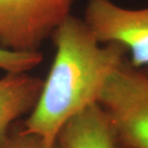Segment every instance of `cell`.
<instances>
[{"mask_svg":"<svg viewBox=\"0 0 148 148\" xmlns=\"http://www.w3.org/2000/svg\"><path fill=\"white\" fill-rule=\"evenodd\" d=\"M84 20L101 43L125 47L132 66H148V7L134 10L112 0H88Z\"/></svg>","mask_w":148,"mask_h":148,"instance_id":"277c9868","label":"cell"},{"mask_svg":"<svg viewBox=\"0 0 148 148\" xmlns=\"http://www.w3.org/2000/svg\"><path fill=\"white\" fill-rule=\"evenodd\" d=\"M112 148H148V66L128 58L110 76L97 100Z\"/></svg>","mask_w":148,"mask_h":148,"instance_id":"7a4b0ae2","label":"cell"},{"mask_svg":"<svg viewBox=\"0 0 148 148\" xmlns=\"http://www.w3.org/2000/svg\"><path fill=\"white\" fill-rule=\"evenodd\" d=\"M43 56L37 52H17L0 47V69L11 73H25L40 66Z\"/></svg>","mask_w":148,"mask_h":148,"instance_id":"52a82bcc","label":"cell"},{"mask_svg":"<svg viewBox=\"0 0 148 148\" xmlns=\"http://www.w3.org/2000/svg\"><path fill=\"white\" fill-rule=\"evenodd\" d=\"M57 143L61 148H112L100 106L95 103L71 118L59 133Z\"/></svg>","mask_w":148,"mask_h":148,"instance_id":"8992f818","label":"cell"},{"mask_svg":"<svg viewBox=\"0 0 148 148\" xmlns=\"http://www.w3.org/2000/svg\"><path fill=\"white\" fill-rule=\"evenodd\" d=\"M77 0H0V47L37 52L71 16Z\"/></svg>","mask_w":148,"mask_h":148,"instance_id":"3957f363","label":"cell"},{"mask_svg":"<svg viewBox=\"0 0 148 148\" xmlns=\"http://www.w3.org/2000/svg\"><path fill=\"white\" fill-rule=\"evenodd\" d=\"M56 55L38 99L21 128L49 145L75 115L97 103L110 76L128 58L115 42L101 43L84 19L70 16L52 35Z\"/></svg>","mask_w":148,"mask_h":148,"instance_id":"6da1fadb","label":"cell"},{"mask_svg":"<svg viewBox=\"0 0 148 148\" xmlns=\"http://www.w3.org/2000/svg\"><path fill=\"white\" fill-rule=\"evenodd\" d=\"M43 80L25 73H11L0 78V146L13 125L34 109Z\"/></svg>","mask_w":148,"mask_h":148,"instance_id":"5b68a950","label":"cell"},{"mask_svg":"<svg viewBox=\"0 0 148 148\" xmlns=\"http://www.w3.org/2000/svg\"><path fill=\"white\" fill-rule=\"evenodd\" d=\"M0 148H61L56 143L53 145H49L40 138L35 135L29 134L19 128L17 130L12 129L7 138Z\"/></svg>","mask_w":148,"mask_h":148,"instance_id":"ba28073f","label":"cell"}]
</instances>
